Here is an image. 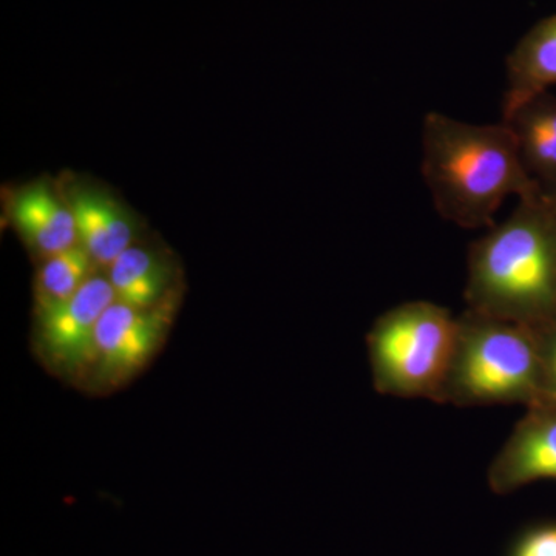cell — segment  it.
I'll list each match as a JSON object with an SVG mask.
<instances>
[{"label": "cell", "instance_id": "9a60e30c", "mask_svg": "<svg viewBox=\"0 0 556 556\" xmlns=\"http://www.w3.org/2000/svg\"><path fill=\"white\" fill-rule=\"evenodd\" d=\"M508 556H556V522L527 530Z\"/></svg>", "mask_w": 556, "mask_h": 556}, {"label": "cell", "instance_id": "3957f363", "mask_svg": "<svg viewBox=\"0 0 556 556\" xmlns=\"http://www.w3.org/2000/svg\"><path fill=\"white\" fill-rule=\"evenodd\" d=\"M441 404L460 408L546 404L532 329L466 308L457 316Z\"/></svg>", "mask_w": 556, "mask_h": 556}, {"label": "cell", "instance_id": "2e32d148", "mask_svg": "<svg viewBox=\"0 0 556 556\" xmlns=\"http://www.w3.org/2000/svg\"><path fill=\"white\" fill-rule=\"evenodd\" d=\"M552 195H556V193H552Z\"/></svg>", "mask_w": 556, "mask_h": 556}, {"label": "cell", "instance_id": "7c38bea8", "mask_svg": "<svg viewBox=\"0 0 556 556\" xmlns=\"http://www.w3.org/2000/svg\"><path fill=\"white\" fill-rule=\"evenodd\" d=\"M116 302L138 309L155 308L167 299L170 269L146 248L126 249L108 268Z\"/></svg>", "mask_w": 556, "mask_h": 556}, {"label": "cell", "instance_id": "ba28073f", "mask_svg": "<svg viewBox=\"0 0 556 556\" xmlns=\"http://www.w3.org/2000/svg\"><path fill=\"white\" fill-rule=\"evenodd\" d=\"M67 199L78 244L100 268L108 269L135 239V223L118 201L101 190L76 186Z\"/></svg>", "mask_w": 556, "mask_h": 556}, {"label": "cell", "instance_id": "9c48e42d", "mask_svg": "<svg viewBox=\"0 0 556 556\" xmlns=\"http://www.w3.org/2000/svg\"><path fill=\"white\" fill-rule=\"evenodd\" d=\"M14 225L40 257L49 258L78 247L75 217L67 199L47 182H35L17 192L11 204Z\"/></svg>", "mask_w": 556, "mask_h": 556}, {"label": "cell", "instance_id": "6da1fadb", "mask_svg": "<svg viewBox=\"0 0 556 556\" xmlns=\"http://www.w3.org/2000/svg\"><path fill=\"white\" fill-rule=\"evenodd\" d=\"M467 308L527 328L556 321V200L538 190L518 199L467 255Z\"/></svg>", "mask_w": 556, "mask_h": 556}, {"label": "cell", "instance_id": "52a82bcc", "mask_svg": "<svg viewBox=\"0 0 556 556\" xmlns=\"http://www.w3.org/2000/svg\"><path fill=\"white\" fill-rule=\"evenodd\" d=\"M529 408L486 471V482L496 495H508L540 479H556V405Z\"/></svg>", "mask_w": 556, "mask_h": 556}, {"label": "cell", "instance_id": "4fadbf2b", "mask_svg": "<svg viewBox=\"0 0 556 556\" xmlns=\"http://www.w3.org/2000/svg\"><path fill=\"white\" fill-rule=\"evenodd\" d=\"M100 266L83 247L46 258L36 277V314L56 308L72 299Z\"/></svg>", "mask_w": 556, "mask_h": 556}, {"label": "cell", "instance_id": "5b68a950", "mask_svg": "<svg viewBox=\"0 0 556 556\" xmlns=\"http://www.w3.org/2000/svg\"><path fill=\"white\" fill-rule=\"evenodd\" d=\"M174 305L166 299L155 308L138 309L115 302L98 324L91 375L102 387H116L152 358L166 339Z\"/></svg>", "mask_w": 556, "mask_h": 556}, {"label": "cell", "instance_id": "e0dca14e", "mask_svg": "<svg viewBox=\"0 0 556 556\" xmlns=\"http://www.w3.org/2000/svg\"><path fill=\"white\" fill-rule=\"evenodd\" d=\"M551 195H552V193H551ZM554 197H555V200H556V195H554Z\"/></svg>", "mask_w": 556, "mask_h": 556}, {"label": "cell", "instance_id": "8fae6325", "mask_svg": "<svg viewBox=\"0 0 556 556\" xmlns=\"http://www.w3.org/2000/svg\"><path fill=\"white\" fill-rule=\"evenodd\" d=\"M556 86V14L538 22L507 58L503 115Z\"/></svg>", "mask_w": 556, "mask_h": 556}, {"label": "cell", "instance_id": "277c9868", "mask_svg": "<svg viewBox=\"0 0 556 556\" xmlns=\"http://www.w3.org/2000/svg\"><path fill=\"white\" fill-rule=\"evenodd\" d=\"M456 332L457 317L427 300L401 303L380 314L367 334L375 390L382 396L441 404Z\"/></svg>", "mask_w": 556, "mask_h": 556}, {"label": "cell", "instance_id": "8992f818", "mask_svg": "<svg viewBox=\"0 0 556 556\" xmlns=\"http://www.w3.org/2000/svg\"><path fill=\"white\" fill-rule=\"evenodd\" d=\"M115 302L109 277L94 274L67 302L36 314L39 345L54 368L67 375L90 371L98 324Z\"/></svg>", "mask_w": 556, "mask_h": 556}, {"label": "cell", "instance_id": "7a4b0ae2", "mask_svg": "<svg viewBox=\"0 0 556 556\" xmlns=\"http://www.w3.org/2000/svg\"><path fill=\"white\" fill-rule=\"evenodd\" d=\"M422 175L438 214L464 229L489 228L507 199L543 190L527 172L503 119L471 124L427 113Z\"/></svg>", "mask_w": 556, "mask_h": 556}, {"label": "cell", "instance_id": "5bb4252c", "mask_svg": "<svg viewBox=\"0 0 556 556\" xmlns=\"http://www.w3.org/2000/svg\"><path fill=\"white\" fill-rule=\"evenodd\" d=\"M530 329L535 338L543 369L544 401L556 405V321Z\"/></svg>", "mask_w": 556, "mask_h": 556}, {"label": "cell", "instance_id": "30bf717a", "mask_svg": "<svg viewBox=\"0 0 556 556\" xmlns=\"http://www.w3.org/2000/svg\"><path fill=\"white\" fill-rule=\"evenodd\" d=\"M514 131L522 163L530 177L547 193H556V97L535 94L504 113Z\"/></svg>", "mask_w": 556, "mask_h": 556}]
</instances>
